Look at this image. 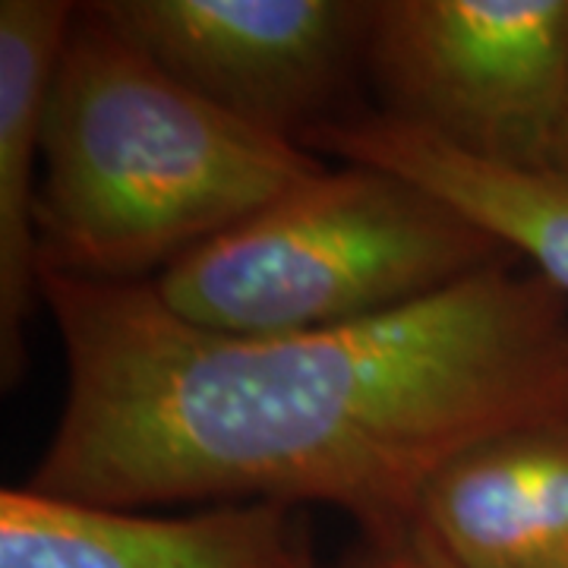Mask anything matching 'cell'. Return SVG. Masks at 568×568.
I'll return each instance as SVG.
<instances>
[{
    "mask_svg": "<svg viewBox=\"0 0 568 568\" xmlns=\"http://www.w3.org/2000/svg\"><path fill=\"white\" fill-rule=\"evenodd\" d=\"M63 405L26 487L89 506L320 503L407 549L426 484L493 433L568 414V297L521 260L366 323L224 335L152 282L41 268Z\"/></svg>",
    "mask_w": 568,
    "mask_h": 568,
    "instance_id": "1",
    "label": "cell"
},
{
    "mask_svg": "<svg viewBox=\"0 0 568 568\" xmlns=\"http://www.w3.org/2000/svg\"><path fill=\"white\" fill-rule=\"evenodd\" d=\"M323 168L316 152L203 102L77 7L41 130V268L155 282Z\"/></svg>",
    "mask_w": 568,
    "mask_h": 568,
    "instance_id": "2",
    "label": "cell"
},
{
    "mask_svg": "<svg viewBox=\"0 0 568 568\" xmlns=\"http://www.w3.org/2000/svg\"><path fill=\"white\" fill-rule=\"evenodd\" d=\"M518 260L420 183L369 164L323 168L155 278L168 310L224 335L366 323Z\"/></svg>",
    "mask_w": 568,
    "mask_h": 568,
    "instance_id": "3",
    "label": "cell"
},
{
    "mask_svg": "<svg viewBox=\"0 0 568 568\" xmlns=\"http://www.w3.org/2000/svg\"><path fill=\"white\" fill-rule=\"evenodd\" d=\"M386 114L508 168H547L568 95V0H369Z\"/></svg>",
    "mask_w": 568,
    "mask_h": 568,
    "instance_id": "4",
    "label": "cell"
},
{
    "mask_svg": "<svg viewBox=\"0 0 568 568\" xmlns=\"http://www.w3.org/2000/svg\"><path fill=\"white\" fill-rule=\"evenodd\" d=\"M171 80L260 133L297 142L364 58V0H99L89 3Z\"/></svg>",
    "mask_w": 568,
    "mask_h": 568,
    "instance_id": "5",
    "label": "cell"
},
{
    "mask_svg": "<svg viewBox=\"0 0 568 568\" xmlns=\"http://www.w3.org/2000/svg\"><path fill=\"white\" fill-rule=\"evenodd\" d=\"M407 549L448 568H568V414L493 433L439 467Z\"/></svg>",
    "mask_w": 568,
    "mask_h": 568,
    "instance_id": "6",
    "label": "cell"
},
{
    "mask_svg": "<svg viewBox=\"0 0 568 568\" xmlns=\"http://www.w3.org/2000/svg\"><path fill=\"white\" fill-rule=\"evenodd\" d=\"M301 547L278 503L155 518L29 487L0 493V568H294Z\"/></svg>",
    "mask_w": 568,
    "mask_h": 568,
    "instance_id": "7",
    "label": "cell"
},
{
    "mask_svg": "<svg viewBox=\"0 0 568 568\" xmlns=\"http://www.w3.org/2000/svg\"><path fill=\"white\" fill-rule=\"evenodd\" d=\"M347 164L395 171L443 196L568 297V178L465 155L392 114L332 118L304 140Z\"/></svg>",
    "mask_w": 568,
    "mask_h": 568,
    "instance_id": "8",
    "label": "cell"
},
{
    "mask_svg": "<svg viewBox=\"0 0 568 568\" xmlns=\"http://www.w3.org/2000/svg\"><path fill=\"white\" fill-rule=\"evenodd\" d=\"M73 17L77 7L67 0H0V373L7 388L26 369V323L41 304V130Z\"/></svg>",
    "mask_w": 568,
    "mask_h": 568,
    "instance_id": "9",
    "label": "cell"
},
{
    "mask_svg": "<svg viewBox=\"0 0 568 568\" xmlns=\"http://www.w3.org/2000/svg\"><path fill=\"white\" fill-rule=\"evenodd\" d=\"M345 568H448L417 549H366Z\"/></svg>",
    "mask_w": 568,
    "mask_h": 568,
    "instance_id": "10",
    "label": "cell"
},
{
    "mask_svg": "<svg viewBox=\"0 0 568 568\" xmlns=\"http://www.w3.org/2000/svg\"><path fill=\"white\" fill-rule=\"evenodd\" d=\"M547 168L568 178V95L566 104H562V114H559V123H556V133H552V142H549Z\"/></svg>",
    "mask_w": 568,
    "mask_h": 568,
    "instance_id": "11",
    "label": "cell"
},
{
    "mask_svg": "<svg viewBox=\"0 0 568 568\" xmlns=\"http://www.w3.org/2000/svg\"><path fill=\"white\" fill-rule=\"evenodd\" d=\"M294 568H316V562H313V556H310V547H301V552H297V562H294Z\"/></svg>",
    "mask_w": 568,
    "mask_h": 568,
    "instance_id": "12",
    "label": "cell"
}]
</instances>
